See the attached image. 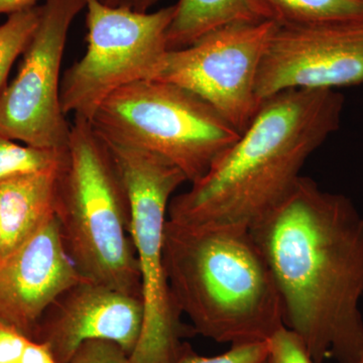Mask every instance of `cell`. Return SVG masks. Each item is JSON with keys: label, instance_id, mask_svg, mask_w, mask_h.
Instances as JSON below:
<instances>
[{"label": "cell", "instance_id": "obj_20", "mask_svg": "<svg viewBox=\"0 0 363 363\" xmlns=\"http://www.w3.org/2000/svg\"><path fill=\"white\" fill-rule=\"evenodd\" d=\"M69 363H135L119 344L105 339H92L79 346Z\"/></svg>", "mask_w": 363, "mask_h": 363}, {"label": "cell", "instance_id": "obj_16", "mask_svg": "<svg viewBox=\"0 0 363 363\" xmlns=\"http://www.w3.org/2000/svg\"><path fill=\"white\" fill-rule=\"evenodd\" d=\"M42 6H33L11 14L0 26V92L7 75L20 55L23 54L39 26Z\"/></svg>", "mask_w": 363, "mask_h": 363}, {"label": "cell", "instance_id": "obj_2", "mask_svg": "<svg viewBox=\"0 0 363 363\" xmlns=\"http://www.w3.org/2000/svg\"><path fill=\"white\" fill-rule=\"evenodd\" d=\"M343 108V95L333 89L267 98L209 171L172 198L168 220L252 228L292 193L305 162L340 128Z\"/></svg>", "mask_w": 363, "mask_h": 363}, {"label": "cell", "instance_id": "obj_15", "mask_svg": "<svg viewBox=\"0 0 363 363\" xmlns=\"http://www.w3.org/2000/svg\"><path fill=\"white\" fill-rule=\"evenodd\" d=\"M259 21L303 26L363 13L362 0H247Z\"/></svg>", "mask_w": 363, "mask_h": 363}, {"label": "cell", "instance_id": "obj_23", "mask_svg": "<svg viewBox=\"0 0 363 363\" xmlns=\"http://www.w3.org/2000/svg\"><path fill=\"white\" fill-rule=\"evenodd\" d=\"M104 6L126 9L136 13H149L150 7L156 6L162 0H98Z\"/></svg>", "mask_w": 363, "mask_h": 363}, {"label": "cell", "instance_id": "obj_13", "mask_svg": "<svg viewBox=\"0 0 363 363\" xmlns=\"http://www.w3.org/2000/svg\"><path fill=\"white\" fill-rule=\"evenodd\" d=\"M58 167L0 183V259L20 247L54 218Z\"/></svg>", "mask_w": 363, "mask_h": 363}, {"label": "cell", "instance_id": "obj_3", "mask_svg": "<svg viewBox=\"0 0 363 363\" xmlns=\"http://www.w3.org/2000/svg\"><path fill=\"white\" fill-rule=\"evenodd\" d=\"M164 264L195 334L235 345L264 342L285 326L278 286L250 229L167 220Z\"/></svg>", "mask_w": 363, "mask_h": 363}, {"label": "cell", "instance_id": "obj_8", "mask_svg": "<svg viewBox=\"0 0 363 363\" xmlns=\"http://www.w3.org/2000/svg\"><path fill=\"white\" fill-rule=\"evenodd\" d=\"M278 28L271 21L224 26L189 47L169 50L155 79L194 93L241 133L262 105L257 76Z\"/></svg>", "mask_w": 363, "mask_h": 363}, {"label": "cell", "instance_id": "obj_21", "mask_svg": "<svg viewBox=\"0 0 363 363\" xmlns=\"http://www.w3.org/2000/svg\"><path fill=\"white\" fill-rule=\"evenodd\" d=\"M30 340L13 327L0 322V363H20Z\"/></svg>", "mask_w": 363, "mask_h": 363}, {"label": "cell", "instance_id": "obj_22", "mask_svg": "<svg viewBox=\"0 0 363 363\" xmlns=\"http://www.w3.org/2000/svg\"><path fill=\"white\" fill-rule=\"evenodd\" d=\"M20 363H59L45 344L30 340L26 344Z\"/></svg>", "mask_w": 363, "mask_h": 363}, {"label": "cell", "instance_id": "obj_4", "mask_svg": "<svg viewBox=\"0 0 363 363\" xmlns=\"http://www.w3.org/2000/svg\"><path fill=\"white\" fill-rule=\"evenodd\" d=\"M55 216L83 279L143 298L128 192L108 145L84 117L70 125L57 169Z\"/></svg>", "mask_w": 363, "mask_h": 363}, {"label": "cell", "instance_id": "obj_24", "mask_svg": "<svg viewBox=\"0 0 363 363\" xmlns=\"http://www.w3.org/2000/svg\"><path fill=\"white\" fill-rule=\"evenodd\" d=\"M35 2L37 0H0V16H11L28 7L37 6Z\"/></svg>", "mask_w": 363, "mask_h": 363}, {"label": "cell", "instance_id": "obj_14", "mask_svg": "<svg viewBox=\"0 0 363 363\" xmlns=\"http://www.w3.org/2000/svg\"><path fill=\"white\" fill-rule=\"evenodd\" d=\"M259 21L247 0H179L167 33L168 48L183 49L224 26Z\"/></svg>", "mask_w": 363, "mask_h": 363}, {"label": "cell", "instance_id": "obj_1", "mask_svg": "<svg viewBox=\"0 0 363 363\" xmlns=\"http://www.w3.org/2000/svg\"><path fill=\"white\" fill-rule=\"evenodd\" d=\"M278 286L285 326L313 363L363 357V216L350 198L301 177L250 229Z\"/></svg>", "mask_w": 363, "mask_h": 363}, {"label": "cell", "instance_id": "obj_10", "mask_svg": "<svg viewBox=\"0 0 363 363\" xmlns=\"http://www.w3.org/2000/svg\"><path fill=\"white\" fill-rule=\"evenodd\" d=\"M363 83V13L279 26L257 80L260 102L291 89H333Z\"/></svg>", "mask_w": 363, "mask_h": 363}, {"label": "cell", "instance_id": "obj_6", "mask_svg": "<svg viewBox=\"0 0 363 363\" xmlns=\"http://www.w3.org/2000/svg\"><path fill=\"white\" fill-rule=\"evenodd\" d=\"M102 138L130 199V236L142 279L143 328L131 359L135 363H175L188 344L183 339L195 332L182 322L169 291L164 230L172 196L188 181L180 169L154 152Z\"/></svg>", "mask_w": 363, "mask_h": 363}, {"label": "cell", "instance_id": "obj_9", "mask_svg": "<svg viewBox=\"0 0 363 363\" xmlns=\"http://www.w3.org/2000/svg\"><path fill=\"white\" fill-rule=\"evenodd\" d=\"M86 0H45L16 79L0 92V135L40 149L64 150L70 125L60 100L67 35Z\"/></svg>", "mask_w": 363, "mask_h": 363}, {"label": "cell", "instance_id": "obj_18", "mask_svg": "<svg viewBox=\"0 0 363 363\" xmlns=\"http://www.w3.org/2000/svg\"><path fill=\"white\" fill-rule=\"evenodd\" d=\"M175 363H269V346L264 342L235 344L216 357H201L187 344Z\"/></svg>", "mask_w": 363, "mask_h": 363}, {"label": "cell", "instance_id": "obj_19", "mask_svg": "<svg viewBox=\"0 0 363 363\" xmlns=\"http://www.w3.org/2000/svg\"><path fill=\"white\" fill-rule=\"evenodd\" d=\"M269 363H313L302 339L288 327H281L267 340Z\"/></svg>", "mask_w": 363, "mask_h": 363}, {"label": "cell", "instance_id": "obj_5", "mask_svg": "<svg viewBox=\"0 0 363 363\" xmlns=\"http://www.w3.org/2000/svg\"><path fill=\"white\" fill-rule=\"evenodd\" d=\"M90 121L106 140L164 157L191 184L202 178L240 136L202 98L156 79L114 91Z\"/></svg>", "mask_w": 363, "mask_h": 363}, {"label": "cell", "instance_id": "obj_17", "mask_svg": "<svg viewBox=\"0 0 363 363\" xmlns=\"http://www.w3.org/2000/svg\"><path fill=\"white\" fill-rule=\"evenodd\" d=\"M64 150L21 145L0 135V183L14 177L56 168Z\"/></svg>", "mask_w": 363, "mask_h": 363}, {"label": "cell", "instance_id": "obj_26", "mask_svg": "<svg viewBox=\"0 0 363 363\" xmlns=\"http://www.w3.org/2000/svg\"><path fill=\"white\" fill-rule=\"evenodd\" d=\"M358 363H363V357L362 358V359L359 360V362Z\"/></svg>", "mask_w": 363, "mask_h": 363}, {"label": "cell", "instance_id": "obj_7", "mask_svg": "<svg viewBox=\"0 0 363 363\" xmlns=\"http://www.w3.org/2000/svg\"><path fill=\"white\" fill-rule=\"evenodd\" d=\"M87 50L66 71L60 100L64 113L91 121L114 91L155 79L169 51L167 33L175 6L154 13H136L86 0Z\"/></svg>", "mask_w": 363, "mask_h": 363}, {"label": "cell", "instance_id": "obj_25", "mask_svg": "<svg viewBox=\"0 0 363 363\" xmlns=\"http://www.w3.org/2000/svg\"><path fill=\"white\" fill-rule=\"evenodd\" d=\"M0 245H1V229H0Z\"/></svg>", "mask_w": 363, "mask_h": 363}, {"label": "cell", "instance_id": "obj_12", "mask_svg": "<svg viewBox=\"0 0 363 363\" xmlns=\"http://www.w3.org/2000/svg\"><path fill=\"white\" fill-rule=\"evenodd\" d=\"M81 279L62 243L55 216L0 259V322L32 340L47 308Z\"/></svg>", "mask_w": 363, "mask_h": 363}, {"label": "cell", "instance_id": "obj_11", "mask_svg": "<svg viewBox=\"0 0 363 363\" xmlns=\"http://www.w3.org/2000/svg\"><path fill=\"white\" fill-rule=\"evenodd\" d=\"M143 322V298L83 279L47 308L32 340L47 345L59 363L70 362L79 346L92 339L113 341L131 355Z\"/></svg>", "mask_w": 363, "mask_h": 363}, {"label": "cell", "instance_id": "obj_27", "mask_svg": "<svg viewBox=\"0 0 363 363\" xmlns=\"http://www.w3.org/2000/svg\"><path fill=\"white\" fill-rule=\"evenodd\" d=\"M362 1H363V0H362Z\"/></svg>", "mask_w": 363, "mask_h": 363}]
</instances>
